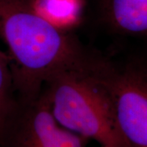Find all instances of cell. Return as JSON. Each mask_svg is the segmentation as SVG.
<instances>
[{
    "label": "cell",
    "instance_id": "cell-2",
    "mask_svg": "<svg viewBox=\"0 0 147 147\" xmlns=\"http://www.w3.org/2000/svg\"><path fill=\"white\" fill-rule=\"evenodd\" d=\"M93 65L52 76L42 93L54 118L65 128L101 146L129 147L121 134L110 95Z\"/></svg>",
    "mask_w": 147,
    "mask_h": 147
},
{
    "label": "cell",
    "instance_id": "cell-1",
    "mask_svg": "<svg viewBox=\"0 0 147 147\" xmlns=\"http://www.w3.org/2000/svg\"><path fill=\"white\" fill-rule=\"evenodd\" d=\"M0 42L21 100L40 94L53 75L90 66L99 57L38 16L29 0H0Z\"/></svg>",
    "mask_w": 147,
    "mask_h": 147
},
{
    "label": "cell",
    "instance_id": "cell-7",
    "mask_svg": "<svg viewBox=\"0 0 147 147\" xmlns=\"http://www.w3.org/2000/svg\"><path fill=\"white\" fill-rule=\"evenodd\" d=\"M8 59L0 49V142L16 110L19 99Z\"/></svg>",
    "mask_w": 147,
    "mask_h": 147
},
{
    "label": "cell",
    "instance_id": "cell-5",
    "mask_svg": "<svg viewBox=\"0 0 147 147\" xmlns=\"http://www.w3.org/2000/svg\"><path fill=\"white\" fill-rule=\"evenodd\" d=\"M103 19L119 35L147 38V0H105Z\"/></svg>",
    "mask_w": 147,
    "mask_h": 147
},
{
    "label": "cell",
    "instance_id": "cell-8",
    "mask_svg": "<svg viewBox=\"0 0 147 147\" xmlns=\"http://www.w3.org/2000/svg\"><path fill=\"white\" fill-rule=\"evenodd\" d=\"M101 147H114V146H101Z\"/></svg>",
    "mask_w": 147,
    "mask_h": 147
},
{
    "label": "cell",
    "instance_id": "cell-3",
    "mask_svg": "<svg viewBox=\"0 0 147 147\" xmlns=\"http://www.w3.org/2000/svg\"><path fill=\"white\" fill-rule=\"evenodd\" d=\"M97 72L114 105L121 134L129 147H147V63L116 65L101 57Z\"/></svg>",
    "mask_w": 147,
    "mask_h": 147
},
{
    "label": "cell",
    "instance_id": "cell-4",
    "mask_svg": "<svg viewBox=\"0 0 147 147\" xmlns=\"http://www.w3.org/2000/svg\"><path fill=\"white\" fill-rule=\"evenodd\" d=\"M86 141L56 120L41 92L30 99H19L0 146L84 147Z\"/></svg>",
    "mask_w": 147,
    "mask_h": 147
},
{
    "label": "cell",
    "instance_id": "cell-6",
    "mask_svg": "<svg viewBox=\"0 0 147 147\" xmlns=\"http://www.w3.org/2000/svg\"><path fill=\"white\" fill-rule=\"evenodd\" d=\"M42 19L60 30L69 32L81 21L84 0H29Z\"/></svg>",
    "mask_w": 147,
    "mask_h": 147
}]
</instances>
